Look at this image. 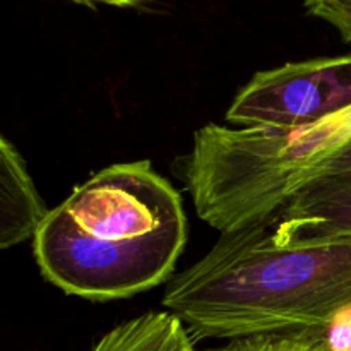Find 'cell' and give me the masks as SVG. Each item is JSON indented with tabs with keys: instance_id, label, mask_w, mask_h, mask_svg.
I'll list each match as a JSON object with an SVG mask.
<instances>
[{
	"instance_id": "obj_1",
	"label": "cell",
	"mask_w": 351,
	"mask_h": 351,
	"mask_svg": "<svg viewBox=\"0 0 351 351\" xmlns=\"http://www.w3.org/2000/svg\"><path fill=\"white\" fill-rule=\"evenodd\" d=\"M163 307L195 341L328 329L351 307V237L287 239L269 223L226 233L168 281Z\"/></svg>"
},
{
	"instance_id": "obj_2",
	"label": "cell",
	"mask_w": 351,
	"mask_h": 351,
	"mask_svg": "<svg viewBox=\"0 0 351 351\" xmlns=\"http://www.w3.org/2000/svg\"><path fill=\"white\" fill-rule=\"evenodd\" d=\"M187 242L182 195L151 161L103 168L74 189L33 239L45 280L91 302L130 298L173 274Z\"/></svg>"
},
{
	"instance_id": "obj_3",
	"label": "cell",
	"mask_w": 351,
	"mask_h": 351,
	"mask_svg": "<svg viewBox=\"0 0 351 351\" xmlns=\"http://www.w3.org/2000/svg\"><path fill=\"white\" fill-rule=\"evenodd\" d=\"M351 106V53L290 62L261 71L226 110L232 127L297 129Z\"/></svg>"
},
{
	"instance_id": "obj_4",
	"label": "cell",
	"mask_w": 351,
	"mask_h": 351,
	"mask_svg": "<svg viewBox=\"0 0 351 351\" xmlns=\"http://www.w3.org/2000/svg\"><path fill=\"white\" fill-rule=\"evenodd\" d=\"M269 223L287 239L351 237V171L312 182Z\"/></svg>"
},
{
	"instance_id": "obj_5",
	"label": "cell",
	"mask_w": 351,
	"mask_h": 351,
	"mask_svg": "<svg viewBox=\"0 0 351 351\" xmlns=\"http://www.w3.org/2000/svg\"><path fill=\"white\" fill-rule=\"evenodd\" d=\"M50 209L16 146L0 137V249L33 240Z\"/></svg>"
},
{
	"instance_id": "obj_6",
	"label": "cell",
	"mask_w": 351,
	"mask_h": 351,
	"mask_svg": "<svg viewBox=\"0 0 351 351\" xmlns=\"http://www.w3.org/2000/svg\"><path fill=\"white\" fill-rule=\"evenodd\" d=\"M91 351H195V339L171 312H146L106 332Z\"/></svg>"
},
{
	"instance_id": "obj_7",
	"label": "cell",
	"mask_w": 351,
	"mask_h": 351,
	"mask_svg": "<svg viewBox=\"0 0 351 351\" xmlns=\"http://www.w3.org/2000/svg\"><path fill=\"white\" fill-rule=\"evenodd\" d=\"M239 351H332L326 329L239 339Z\"/></svg>"
},
{
	"instance_id": "obj_8",
	"label": "cell",
	"mask_w": 351,
	"mask_h": 351,
	"mask_svg": "<svg viewBox=\"0 0 351 351\" xmlns=\"http://www.w3.org/2000/svg\"><path fill=\"white\" fill-rule=\"evenodd\" d=\"M304 7L308 16L329 23L345 43H351V0H305Z\"/></svg>"
},
{
	"instance_id": "obj_9",
	"label": "cell",
	"mask_w": 351,
	"mask_h": 351,
	"mask_svg": "<svg viewBox=\"0 0 351 351\" xmlns=\"http://www.w3.org/2000/svg\"><path fill=\"white\" fill-rule=\"evenodd\" d=\"M326 335L332 351H351V307L335 319Z\"/></svg>"
},
{
	"instance_id": "obj_10",
	"label": "cell",
	"mask_w": 351,
	"mask_h": 351,
	"mask_svg": "<svg viewBox=\"0 0 351 351\" xmlns=\"http://www.w3.org/2000/svg\"><path fill=\"white\" fill-rule=\"evenodd\" d=\"M348 171H351V143L336 154L335 160H331L326 165L321 173V178L338 173H348Z\"/></svg>"
},
{
	"instance_id": "obj_11",
	"label": "cell",
	"mask_w": 351,
	"mask_h": 351,
	"mask_svg": "<svg viewBox=\"0 0 351 351\" xmlns=\"http://www.w3.org/2000/svg\"><path fill=\"white\" fill-rule=\"evenodd\" d=\"M71 2H81V3L99 2V3H106V5H113V7H130V5H139V3L149 2V0H71Z\"/></svg>"
},
{
	"instance_id": "obj_12",
	"label": "cell",
	"mask_w": 351,
	"mask_h": 351,
	"mask_svg": "<svg viewBox=\"0 0 351 351\" xmlns=\"http://www.w3.org/2000/svg\"><path fill=\"white\" fill-rule=\"evenodd\" d=\"M211 351H239V348H237L235 341H230L226 346H221V348H216V350H211Z\"/></svg>"
}]
</instances>
